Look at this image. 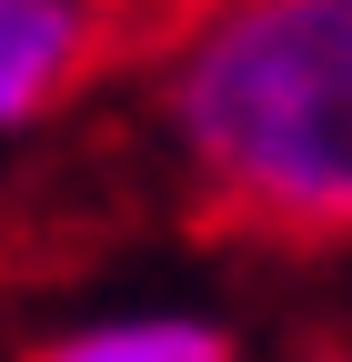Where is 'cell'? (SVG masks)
Instances as JSON below:
<instances>
[{
  "label": "cell",
  "mask_w": 352,
  "mask_h": 362,
  "mask_svg": "<svg viewBox=\"0 0 352 362\" xmlns=\"http://www.w3.org/2000/svg\"><path fill=\"white\" fill-rule=\"evenodd\" d=\"M121 40V0H0V141L61 121Z\"/></svg>",
  "instance_id": "7a4b0ae2"
},
{
  "label": "cell",
  "mask_w": 352,
  "mask_h": 362,
  "mask_svg": "<svg viewBox=\"0 0 352 362\" xmlns=\"http://www.w3.org/2000/svg\"><path fill=\"white\" fill-rule=\"evenodd\" d=\"M151 131L201 211L352 242V0H182L151 40Z\"/></svg>",
  "instance_id": "6da1fadb"
},
{
  "label": "cell",
  "mask_w": 352,
  "mask_h": 362,
  "mask_svg": "<svg viewBox=\"0 0 352 362\" xmlns=\"http://www.w3.org/2000/svg\"><path fill=\"white\" fill-rule=\"evenodd\" d=\"M20 362H242V352H232V332L211 322V312L151 302V312H101V322L40 332Z\"/></svg>",
  "instance_id": "3957f363"
}]
</instances>
